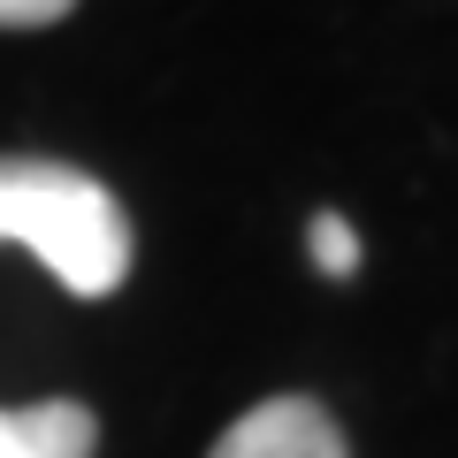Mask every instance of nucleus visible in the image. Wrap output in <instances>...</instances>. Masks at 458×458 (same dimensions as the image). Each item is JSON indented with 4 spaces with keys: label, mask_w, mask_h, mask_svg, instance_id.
<instances>
[{
    "label": "nucleus",
    "mask_w": 458,
    "mask_h": 458,
    "mask_svg": "<svg viewBox=\"0 0 458 458\" xmlns=\"http://www.w3.org/2000/svg\"><path fill=\"white\" fill-rule=\"evenodd\" d=\"M0 245H23L77 298H107L131 276V214L69 161H0Z\"/></svg>",
    "instance_id": "nucleus-1"
},
{
    "label": "nucleus",
    "mask_w": 458,
    "mask_h": 458,
    "mask_svg": "<svg viewBox=\"0 0 458 458\" xmlns=\"http://www.w3.org/2000/svg\"><path fill=\"white\" fill-rule=\"evenodd\" d=\"M207 458H352V451H344V428L313 397H267L245 420H229V436Z\"/></svg>",
    "instance_id": "nucleus-2"
},
{
    "label": "nucleus",
    "mask_w": 458,
    "mask_h": 458,
    "mask_svg": "<svg viewBox=\"0 0 458 458\" xmlns=\"http://www.w3.org/2000/svg\"><path fill=\"white\" fill-rule=\"evenodd\" d=\"M92 451H99V420L69 397L0 412V458H92Z\"/></svg>",
    "instance_id": "nucleus-3"
},
{
    "label": "nucleus",
    "mask_w": 458,
    "mask_h": 458,
    "mask_svg": "<svg viewBox=\"0 0 458 458\" xmlns=\"http://www.w3.org/2000/svg\"><path fill=\"white\" fill-rule=\"evenodd\" d=\"M306 245H313V267H321V276H360V237H352L344 214H313Z\"/></svg>",
    "instance_id": "nucleus-4"
},
{
    "label": "nucleus",
    "mask_w": 458,
    "mask_h": 458,
    "mask_svg": "<svg viewBox=\"0 0 458 458\" xmlns=\"http://www.w3.org/2000/svg\"><path fill=\"white\" fill-rule=\"evenodd\" d=\"M77 0H0V31H38V23H62Z\"/></svg>",
    "instance_id": "nucleus-5"
}]
</instances>
